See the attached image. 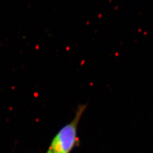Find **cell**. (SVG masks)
I'll list each match as a JSON object with an SVG mask.
<instances>
[{"instance_id": "6da1fadb", "label": "cell", "mask_w": 153, "mask_h": 153, "mask_svg": "<svg viewBox=\"0 0 153 153\" xmlns=\"http://www.w3.org/2000/svg\"><path fill=\"white\" fill-rule=\"evenodd\" d=\"M85 108V106H81L78 108L72 121L57 133L47 151L51 153H70L72 150L76 142L78 124Z\"/></svg>"}, {"instance_id": "7a4b0ae2", "label": "cell", "mask_w": 153, "mask_h": 153, "mask_svg": "<svg viewBox=\"0 0 153 153\" xmlns=\"http://www.w3.org/2000/svg\"><path fill=\"white\" fill-rule=\"evenodd\" d=\"M46 153H51V152H49V151H47V152H46Z\"/></svg>"}]
</instances>
